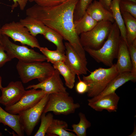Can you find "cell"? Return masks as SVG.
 <instances>
[{
  "instance_id": "obj_1",
  "label": "cell",
  "mask_w": 136,
  "mask_h": 136,
  "mask_svg": "<svg viewBox=\"0 0 136 136\" xmlns=\"http://www.w3.org/2000/svg\"><path fill=\"white\" fill-rule=\"evenodd\" d=\"M78 1L67 0L56 6L49 7L36 4L27 9L26 14L59 33L73 47L84 63L87 64L85 51L74 25V11Z\"/></svg>"
},
{
  "instance_id": "obj_2",
  "label": "cell",
  "mask_w": 136,
  "mask_h": 136,
  "mask_svg": "<svg viewBox=\"0 0 136 136\" xmlns=\"http://www.w3.org/2000/svg\"><path fill=\"white\" fill-rule=\"evenodd\" d=\"M120 38L119 29L114 22L108 38L100 48L97 50L83 48L97 62L110 67L113 64L114 60L117 58Z\"/></svg>"
},
{
  "instance_id": "obj_3",
  "label": "cell",
  "mask_w": 136,
  "mask_h": 136,
  "mask_svg": "<svg viewBox=\"0 0 136 136\" xmlns=\"http://www.w3.org/2000/svg\"><path fill=\"white\" fill-rule=\"evenodd\" d=\"M119 74L115 63L109 68L100 67L91 72L87 76L83 75V81L88 86V96L92 98L97 95Z\"/></svg>"
},
{
  "instance_id": "obj_4",
  "label": "cell",
  "mask_w": 136,
  "mask_h": 136,
  "mask_svg": "<svg viewBox=\"0 0 136 136\" xmlns=\"http://www.w3.org/2000/svg\"><path fill=\"white\" fill-rule=\"evenodd\" d=\"M16 68L22 82L27 83L35 79L40 82L48 78L53 73L55 69L48 62L26 63L19 61Z\"/></svg>"
},
{
  "instance_id": "obj_5",
  "label": "cell",
  "mask_w": 136,
  "mask_h": 136,
  "mask_svg": "<svg viewBox=\"0 0 136 136\" xmlns=\"http://www.w3.org/2000/svg\"><path fill=\"white\" fill-rule=\"evenodd\" d=\"M113 23L108 21H101L91 30L81 34L80 39L83 47L95 50L100 48L108 38Z\"/></svg>"
},
{
  "instance_id": "obj_6",
  "label": "cell",
  "mask_w": 136,
  "mask_h": 136,
  "mask_svg": "<svg viewBox=\"0 0 136 136\" xmlns=\"http://www.w3.org/2000/svg\"><path fill=\"white\" fill-rule=\"evenodd\" d=\"M1 44L5 51L12 59L17 58L19 60L26 63L42 62L46 60V57L43 54L27 46L13 43L6 35L2 34Z\"/></svg>"
},
{
  "instance_id": "obj_7",
  "label": "cell",
  "mask_w": 136,
  "mask_h": 136,
  "mask_svg": "<svg viewBox=\"0 0 136 136\" xmlns=\"http://www.w3.org/2000/svg\"><path fill=\"white\" fill-rule=\"evenodd\" d=\"M80 107L75 103L73 98L69 94L59 93L50 94L43 113L52 112L55 114L68 115L74 113Z\"/></svg>"
},
{
  "instance_id": "obj_8",
  "label": "cell",
  "mask_w": 136,
  "mask_h": 136,
  "mask_svg": "<svg viewBox=\"0 0 136 136\" xmlns=\"http://www.w3.org/2000/svg\"><path fill=\"white\" fill-rule=\"evenodd\" d=\"M1 29L3 35L10 38L15 42H19L32 48L39 49L41 47L36 37L32 36L19 21H13L6 23Z\"/></svg>"
},
{
  "instance_id": "obj_9",
  "label": "cell",
  "mask_w": 136,
  "mask_h": 136,
  "mask_svg": "<svg viewBox=\"0 0 136 136\" xmlns=\"http://www.w3.org/2000/svg\"><path fill=\"white\" fill-rule=\"evenodd\" d=\"M49 94H46L34 106L18 114L24 131L27 135L31 134L41 118L48 100Z\"/></svg>"
},
{
  "instance_id": "obj_10",
  "label": "cell",
  "mask_w": 136,
  "mask_h": 136,
  "mask_svg": "<svg viewBox=\"0 0 136 136\" xmlns=\"http://www.w3.org/2000/svg\"><path fill=\"white\" fill-rule=\"evenodd\" d=\"M47 93L41 89L37 90L32 88L26 90L17 102L12 106L5 107V110L12 114H19L34 106Z\"/></svg>"
},
{
  "instance_id": "obj_11",
  "label": "cell",
  "mask_w": 136,
  "mask_h": 136,
  "mask_svg": "<svg viewBox=\"0 0 136 136\" xmlns=\"http://www.w3.org/2000/svg\"><path fill=\"white\" fill-rule=\"evenodd\" d=\"M58 71L55 69L52 75L36 84L28 86L26 89H40L47 93H61L69 94L64 87Z\"/></svg>"
},
{
  "instance_id": "obj_12",
  "label": "cell",
  "mask_w": 136,
  "mask_h": 136,
  "mask_svg": "<svg viewBox=\"0 0 136 136\" xmlns=\"http://www.w3.org/2000/svg\"><path fill=\"white\" fill-rule=\"evenodd\" d=\"M1 90L2 94L0 97V103L5 107L17 102L26 91L22 82L19 81H11Z\"/></svg>"
},
{
  "instance_id": "obj_13",
  "label": "cell",
  "mask_w": 136,
  "mask_h": 136,
  "mask_svg": "<svg viewBox=\"0 0 136 136\" xmlns=\"http://www.w3.org/2000/svg\"><path fill=\"white\" fill-rule=\"evenodd\" d=\"M66 56L65 62L76 75H86L88 70L73 47L68 42L64 43Z\"/></svg>"
},
{
  "instance_id": "obj_14",
  "label": "cell",
  "mask_w": 136,
  "mask_h": 136,
  "mask_svg": "<svg viewBox=\"0 0 136 136\" xmlns=\"http://www.w3.org/2000/svg\"><path fill=\"white\" fill-rule=\"evenodd\" d=\"M136 77L131 72H126L119 74L109 83L104 89L97 96L88 100V102L96 101L104 96L115 92L119 87L126 82L131 81L135 82Z\"/></svg>"
},
{
  "instance_id": "obj_15",
  "label": "cell",
  "mask_w": 136,
  "mask_h": 136,
  "mask_svg": "<svg viewBox=\"0 0 136 136\" xmlns=\"http://www.w3.org/2000/svg\"><path fill=\"white\" fill-rule=\"evenodd\" d=\"M119 97L115 92L106 95L98 100L88 102V105L97 111L106 110L111 112H115L118 109Z\"/></svg>"
},
{
  "instance_id": "obj_16",
  "label": "cell",
  "mask_w": 136,
  "mask_h": 136,
  "mask_svg": "<svg viewBox=\"0 0 136 136\" xmlns=\"http://www.w3.org/2000/svg\"><path fill=\"white\" fill-rule=\"evenodd\" d=\"M117 58L116 64L119 74L131 72L132 66L127 45L121 37Z\"/></svg>"
},
{
  "instance_id": "obj_17",
  "label": "cell",
  "mask_w": 136,
  "mask_h": 136,
  "mask_svg": "<svg viewBox=\"0 0 136 136\" xmlns=\"http://www.w3.org/2000/svg\"><path fill=\"white\" fill-rule=\"evenodd\" d=\"M8 126L19 136L24 135V131L19 115L9 113L0 106V123Z\"/></svg>"
},
{
  "instance_id": "obj_18",
  "label": "cell",
  "mask_w": 136,
  "mask_h": 136,
  "mask_svg": "<svg viewBox=\"0 0 136 136\" xmlns=\"http://www.w3.org/2000/svg\"><path fill=\"white\" fill-rule=\"evenodd\" d=\"M86 12L98 22L108 21L112 23L114 22L111 12L105 8L98 1L94 0L87 9Z\"/></svg>"
},
{
  "instance_id": "obj_19",
  "label": "cell",
  "mask_w": 136,
  "mask_h": 136,
  "mask_svg": "<svg viewBox=\"0 0 136 136\" xmlns=\"http://www.w3.org/2000/svg\"><path fill=\"white\" fill-rule=\"evenodd\" d=\"M19 21L35 37L39 34L43 35L47 27L40 21L28 16L20 19Z\"/></svg>"
},
{
  "instance_id": "obj_20",
  "label": "cell",
  "mask_w": 136,
  "mask_h": 136,
  "mask_svg": "<svg viewBox=\"0 0 136 136\" xmlns=\"http://www.w3.org/2000/svg\"><path fill=\"white\" fill-rule=\"evenodd\" d=\"M68 127L66 121L54 119L46 134L48 136H76L74 133L66 130Z\"/></svg>"
},
{
  "instance_id": "obj_21",
  "label": "cell",
  "mask_w": 136,
  "mask_h": 136,
  "mask_svg": "<svg viewBox=\"0 0 136 136\" xmlns=\"http://www.w3.org/2000/svg\"><path fill=\"white\" fill-rule=\"evenodd\" d=\"M119 1L120 0H112L110 10L115 22L119 29L121 37L127 45L125 27L119 7Z\"/></svg>"
},
{
  "instance_id": "obj_22",
  "label": "cell",
  "mask_w": 136,
  "mask_h": 136,
  "mask_svg": "<svg viewBox=\"0 0 136 136\" xmlns=\"http://www.w3.org/2000/svg\"><path fill=\"white\" fill-rule=\"evenodd\" d=\"M53 66L63 77L65 85L69 89H72L75 82L76 74L64 62H59L53 64Z\"/></svg>"
},
{
  "instance_id": "obj_23",
  "label": "cell",
  "mask_w": 136,
  "mask_h": 136,
  "mask_svg": "<svg viewBox=\"0 0 136 136\" xmlns=\"http://www.w3.org/2000/svg\"><path fill=\"white\" fill-rule=\"evenodd\" d=\"M121 14L125 27L128 46L136 41V18L127 12Z\"/></svg>"
},
{
  "instance_id": "obj_24",
  "label": "cell",
  "mask_w": 136,
  "mask_h": 136,
  "mask_svg": "<svg viewBox=\"0 0 136 136\" xmlns=\"http://www.w3.org/2000/svg\"><path fill=\"white\" fill-rule=\"evenodd\" d=\"M98 22L86 12L81 19L74 21V25L76 31L79 36L91 30Z\"/></svg>"
},
{
  "instance_id": "obj_25",
  "label": "cell",
  "mask_w": 136,
  "mask_h": 136,
  "mask_svg": "<svg viewBox=\"0 0 136 136\" xmlns=\"http://www.w3.org/2000/svg\"><path fill=\"white\" fill-rule=\"evenodd\" d=\"M47 40L54 44L56 46V50L65 54V48L63 41L62 36L57 32L47 27L43 35Z\"/></svg>"
},
{
  "instance_id": "obj_26",
  "label": "cell",
  "mask_w": 136,
  "mask_h": 136,
  "mask_svg": "<svg viewBox=\"0 0 136 136\" xmlns=\"http://www.w3.org/2000/svg\"><path fill=\"white\" fill-rule=\"evenodd\" d=\"M46 57V60L53 64L60 62H65L66 56L64 54L58 50H51L47 47H41L39 49Z\"/></svg>"
},
{
  "instance_id": "obj_27",
  "label": "cell",
  "mask_w": 136,
  "mask_h": 136,
  "mask_svg": "<svg viewBox=\"0 0 136 136\" xmlns=\"http://www.w3.org/2000/svg\"><path fill=\"white\" fill-rule=\"evenodd\" d=\"M80 120L77 124H73L72 125L73 129L71 130L74 132L76 136H86L87 129L91 126L90 122L87 119L84 113L80 112L79 113Z\"/></svg>"
},
{
  "instance_id": "obj_28",
  "label": "cell",
  "mask_w": 136,
  "mask_h": 136,
  "mask_svg": "<svg viewBox=\"0 0 136 136\" xmlns=\"http://www.w3.org/2000/svg\"><path fill=\"white\" fill-rule=\"evenodd\" d=\"M43 113L41 117V123L39 129L34 136H44L46 132L52 123L53 119V116L51 113L47 115Z\"/></svg>"
},
{
  "instance_id": "obj_29",
  "label": "cell",
  "mask_w": 136,
  "mask_h": 136,
  "mask_svg": "<svg viewBox=\"0 0 136 136\" xmlns=\"http://www.w3.org/2000/svg\"><path fill=\"white\" fill-rule=\"evenodd\" d=\"M93 0H79L74 11V21L81 19L86 12L87 9Z\"/></svg>"
},
{
  "instance_id": "obj_30",
  "label": "cell",
  "mask_w": 136,
  "mask_h": 136,
  "mask_svg": "<svg viewBox=\"0 0 136 136\" xmlns=\"http://www.w3.org/2000/svg\"><path fill=\"white\" fill-rule=\"evenodd\" d=\"M119 7L121 13H128L136 18V3L130 0H120Z\"/></svg>"
},
{
  "instance_id": "obj_31",
  "label": "cell",
  "mask_w": 136,
  "mask_h": 136,
  "mask_svg": "<svg viewBox=\"0 0 136 136\" xmlns=\"http://www.w3.org/2000/svg\"><path fill=\"white\" fill-rule=\"evenodd\" d=\"M131 64L132 70L131 73L136 77V41L128 45Z\"/></svg>"
},
{
  "instance_id": "obj_32",
  "label": "cell",
  "mask_w": 136,
  "mask_h": 136,
  "mask_svg": "<svg viewBox=\"0 0 136 136\" xmlns=\"http://www.w3.org/2000/svg\"><path fill=\"white\" fill-rule=\"evenodd\" d=\"M36 4L44 7H51L58 5L61 3V0H35Z\"/></svg>"
},
{
  "instance_id": "obj_33",
  "label": "cell",
  "mask_w": 136,
  "mask_h": 136,
  "mask_svg": "<svg viewBox=\"0 0 136 136\" xmlns=\"http://www.w3.org/2000/svg\"><path fill=\"white\" fill-rule=\"evenodd\" d=\"M12 59L7 53L5 52L3 46L0 43V67Z\"/></svg>"
},
{
  "instance_id": "obj_34",
  "label": "cell",
  "mask_w": 136,
  "mask_h": 136,
  "mask_svg": "<svg viewBox=\"0 0 136 136\" xmlns=\"http://www.w3.org/2000/svg\"><path fill=\"white\" fill-rule=\"evenodd\" d=\"M79 81L77 83L76 89V91L79 94H83L87 92L88 89V85L80 79L79 75H77Z\"/></svg>"
},
{
  "instance_id": "obj_35",
  "label": "cell",
  "mask_w": 136,
  "mask_h": 136,
  "mask_svg": "<svg viewBox=\"0 0 136 136\" xmlns=\"http://www.w3.org/2000/svg\"><path fill=\"white\" fill-rule=\"evenodd\" d=\"M13 4L12 6V9L13 10L19 5L20 9L24 10L28 1L27 0H12Z\"/></svg>"
},
{
  "instance_id": "obj_36",
  "label": "cell",
  "mask_w": 136,
  "mask_h": 136,
  "mask_svg": "<svg viewBox=\"0 0 136 136\" xmlns=\"http://www.w3.org/2000/svg\"><path fill=\"white\" fill-rule=\"evenodd\" d=\"M112 0H98L99 2L107 10L111 12L110 8Z\"/></svg>"
},
{
  "instance_id": "obj_37",
  "label": "cell",
  "mask_w": 136,
  "mask_h": 136,
  "mask_svg": "<svg viewBox=\"0 0 136 136\" xmlns=\"http://www.w3.org/2000/svg\"><path fill=\"white\" fill-rule=\"evenodd\" d=\"M134 128L133 130V131L132 133L130 135H129V136H136V127L135 126V125H134Z\"/></svg>"
},
{
  "instance_id": "obj_38",
  "label": "cell",
  "mask_w": 136,
  "mask_h": 136,
  "mask_svg": "<svg viewBox=\"0 0 136 136\" xmlns=\"http://www.w3.org/2000/svg\"><path fill=\"white\" fill-rule=\"evenodd\" d=\"M2 78L0 76V89L1 90L3 87L2 85Z\"/></svg>"
},
{
  "instance_id": "obj_39",
  "label": "cell",
  "mask_w": 136,
  "mask_h": 136,
  "mask_svg": "<svg viewBox=\"0 0 136 136\" xmlns=\"http://www.w3.org/2000/svg\"><path fill=\"white\" fill-rule=\"evenodd\" d=\"M1 27L0 25V43H1V39L2 36V34L1 31Z\"/></svg>"
},
{
  "instance_id": "obj_40",
  "label": "cell",
  "mask_w": 136,
  "mask_h": 136,
  "mask_svg": "<svg viewBox=\"0 0 136 136\" xmlns=\"http://www.w3.org/2000/svg\"><path fill=\"white\" fill-rule=\"evenodd\" d=\"M28 1H29L30 2H34L35 0H27Z\"/></svg>"
},
{
  "instance_id": "obj_41",
  "label": "cell",
  "mask_w": 136,
  "mask_h": 136,
  "mask_svg": "<svg viewBox=\"0 0 136 136\" xmlns=\"http://www.w3.org/2000/svg\"><path fill=\"white\" fill-rule=\"evenodd\" d=\"M61 1L62 2H62H64L67 0H61Z\"/></svg>"
},
{
  "instance_id": "obj_42",
  "label": "cell",
  "mask_w": 136,
  "mask_h": 136,
  "mask_svg": "<svg viewBox=\"0 0 136 136\" xmlns=\"http://www.w3.org/2000/svg\"><path fill=\"white\" fill-rule=\"evenodd\" d=\"M131 1H132L134 2H135V3H136V0H130Z\"/></svg>"
},
{
  "instance_id": "obj_43",
  "label": "cell",
  "mask_w": 136,
  "mask_h": 136,
  "mask_svg": "<svg viewBox=\"0 0 136 136\" xmlns=\"http://www.w3.org/2000/svg\"><path fill=\"white\" fill-rule=\"evenodd\" d=\"M2 136V133L0 131V136Z\"/></svg>"
}]
</instances>
